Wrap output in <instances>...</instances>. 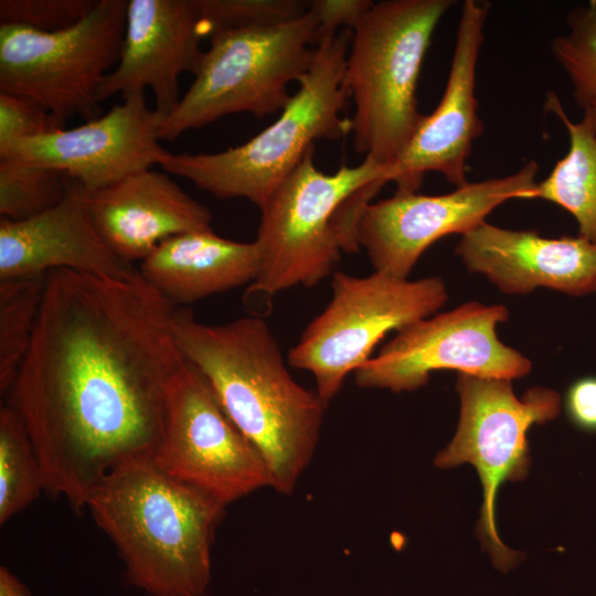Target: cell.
Instances as JSON below:
<instances>
[{"mask_svg": "<svg viewBox=\"0 0 596 596\" xmlns=\"http://www.w3.org/2000/svg\"><path fill=\"white\" fill-rule=\"evenodd\" d=\"M174 310L139 270L46 274L8 405L28 428L44 491L75 511L115 466L155 454L169 386L187 361L172 332Z\"/></svg>", "mask_w": 596, "mask_h": 596, "instance_id": "6da1fadb", "label": "cell"}, {"mask_svg": "<svg viewBox=\"0 0 596 596\" xmlns=\"http://www.w3.org/2000/svg\"><path fill=\"white\" fill-rule=\"evenodd\" d=\"M172 332L185 360L264 458L272 487L290 494L315 455L327 403L291 376L259 317L211 324L178 308Z\"/></svg>", "mask_w": 596, "mask_h": 596, "instance_id": "7a4b0ae2", "label": "cell"}, {"mask_svg": "<svg viewBox=\"0 0 596 596\" xmlns=\"http://www.w3.org/2000/svg\"><path fill=\"white\" fill-rule=\"evenodd\" d=\"M85 509L117 549L134 585L153 596L206 592L226 505L172 478L152 457H138L110 469Z\"/></svg>", "mask_w": 596, "mask_h": 596, "instance_id": "3957f363", "label": "cell"}, {"mask_svg": "<svg viewBox=\"0 0 596 596\" xmlns=\"http://www.w3.org/2000/svg\"><path fill=\"white\" fill-rule=\"evenodd\" d=\"M351 38L343 29L321 40L279 117L246 142L214 153L167 151L158 164L217 199H246L260 210L315 141L351 134V119L341 117L350 97L344 73Z\"/></svg>", "mask_w": 596, "mask_h": 596, "instance_id": "277c9868", "label": "cell"}, {"mask_svg": "<svg viewBox=\"0 0 596 596\" xmlns=\"http://www.w3.org/2000/svg\"><path fill=\"white\" fill-rule=\"evenodd\" d=\"M451 0L373 2L352 30L344 83L354 103L356 152L391 167L418 127L416 88L426 51Z\"/></svg>", "mask_w": 596, "mask_h": 596, "instance_id": "5b68a950", "label": "cell"}, {"mask_svg": "<svg viewBox=\"0 0 596 596\" xmlns=\"http://www.w3.org/2000/svg\"><path fill=\"white\" fill-rule=\"evenodd\" d=\"M318 15L213 32L194 79L159 129L172 141L224 116L248 113L264 118L281 111L291 96L290 82L309 71L316 55Z\"/></svg>", "mask_w": 596, "mask_h": 596, "instance_id": "8992f818", "label": "cell"}, {"mask_svg": "<svg viewBox=\"0 0 596 596\" xmlns=\"http://www.w3.org/2000/svg\"><path fill=\"white\" fill-rule=\"evenodd\" d=\"M315 148L260 209L255 243L259 267L245 297H274L296 286L310 288L332 275L348 253L342 228L344 204L365 190L387 183L386 167L364 157L324 173L313 162Z\"/></svg>", "mask_w": 596, "mask_h": 596, "instance_id": "52a82bcc", "label": "cell"}, {"mask_svg": "<svg viewBox=\"0 0 596 596\" xmlns=\"http://www.w3.org/2000/svg\"><path fill=\"white\" fill-rule=\"evenodd\" d=\"M331 289L328 305L288 352L289 365L312 374L327 404L389 332L435 315L448 297L438 277L409 280L381 272L363 277L336 272Z\"/></svg>", "mask_w": 596, "mask_h": 596, "instance_id": "ba28073f", "label": "cell"}, {"mask_svg": "<svg viewBox=\"0 0 596 596\" xmlns=\"http://www.w3.org/2000/svg\"><path fill=\"white\" fill-rule=\"evenodd\" d=\"M127 6L97 0L79 22L55 32L0 24V92L30 97L64 124L98 117L97 92L119 61Z\"/></svg>", "mask_w": 596, "mask_h": 596, "instance_id": "9c48e42d", "label": "cell"}, {"mask_svg": "<svg viewBox=\"0 0 596 596\" xmlns=\"http://www.w3.org/2000/svg\"><path fill=\"white\" fill-rule=\"evenodd\" d=\"M456 390L460 400L457 430L437 454L435 465L451 468L469 462L477 469L483 488L477 534L493 565L507 572L520 560V553L508 549L497 533V491L505 480L526 477L528 432L560 414L561 397L551 389L533 386L519 398L510 380L464 373H458Z\"/></svg>", "mask_w": 596, "mask_h": 596, "instance_id": "30bf717a", "label": "cell"}, {"mask_svg": "<svg viewBox=\"0 0 596 596\" xmlns=\"http://www.w3.org/2000/svg\"><path fill=\"white\" fill-rule=\"evenodd\" d=\"M152 459L172 478L226 507L272 487L264 458L188 361L169 386L163 429Z\"/></svg>", "mask_w": 596, "mask_h": 596, "instance_id": "8fae6325", "label": "cell"}, {"mask_svg": "<svg viewBox=\"0 0 596 596\" xmlns=\"http://www.w3.org/2000/svg\"><path fill=\"white\" fill-rule=\"evenodd\" d=\"M508 318L504 305L470 301L418 320L361 365L355 383L398 393L424 386L441 370L510 381L524 377L532 369L530 359L497 336V327Z\"/></svg>", "mask_w": 596, "mask_h": 596, "instance_id": "7c38bea8", "label": "cell"}, {"mask_svg": "<svg viewBox=\"0 0 596 596\" xmlns=\"http://www.w3.org/2000/svg\"><path fill=\"white\" fill-rule=\"evenodd\" d=\"M538 170L531 160L512 174L467 182L449 193L395 192L370 202L358 219L356 243L374 272L408 278L423 253L438 240L471 231L509 200L532 199Z\"/></svg>", "mask_w": 596, "mask_h": 596, "instance_id": "4fadbf2b", "label": "cell"}, {"mask_svg": "<svg viewBox=\"0 0 596 596\" xmlns=\"http://www.w3.org/2000/svg\"><path fill=\"white\" fill-rule=\"evenodd\" d=\"M163 119L145 92L132 93L83 125L19 142L6 159L57 170L94 193L158 164L167 152L159 143Z\"/></svg>", "mask_w": 596, "mask_h": 596, "instance_id": "5bb4252c", "label": "cell"}, {"mask_svg": "<svg viewBox=\"0 0 596 596\" xmlns=\"http://www.w3.org/2000/svg\"><path fill=\"white\" fill-rule=\"evenodd\" d=\"M490 4L465 0L456 31L453 60L440 102L424 115L400 158L386 169L396 192H417L425 173L435 171L460 187L467 183V160L483 124L475 96L476 72Z\"/></svg>", "mask_w": 596, "mask_h": 596, "instance_id": "9a60e30c", "label": "cell"}, {"mask_svg": "<svg viewBox=\"0 0 596 596\" xmlns=\"http://www.w3.org/2000/svg\"><path fill=\"white\" fill-rule=\"evenodd\" d=\"M204 36L196 0H129L119 61L104 77L98 103L150 88L166 118L181 99L179 77L199 68Z\"/></svg>", "mask_w": 596, "mask_h": 596, "instance_id": "2e32d148", "label": "cell"}, {"mask_svg": "<svg viewBox=\"0 0 596 596\" xmlns=\"http://www.w3.org/2000/svg\"><path fill=\"white\" fill-rule=\"evenodd\" d=\"M456 254L505 294L549 288L570 296L596 292V245L577 236L544 237L483 222L461 235Z\"/></svg>", "mask_w": 596, "mask_h": 596, "instance_id": "e0dca14e", "label": "cell"}, {"mask_svg": "<svg viewBox=\"0 0 596 596\" xmlns=\"http://www.w3.org/2000/svg\"><path fill=\"white\" fill-rule=\"evenodd\" d=\"M89 195L71 180L55 206L22 221L0 219V279L46 275L70 269L128 276L138 269L119 258L97 232Z\"/></svg>", "mask_w": 596, "mask_h": 596, "instance_id": "ac0fdd59", "label": "cell"}, {"mask_svg": "<svg viewBox=\"0 0 596 596\" xmlns=\"http://www.w3.org/2000/svg\"><path fill=\"white\" fill-rule=\"evenodd\" d=\"M94 225L123 260H143L163 241L211 230L209 207L188 195L164 172L151 169L126 177L89 195Z\"/></svg>", "mask_w": 596, "mask_h": 596, "instance_id": "d6986e66", "label": "cell"}, {"mask_svg": "<svg viewBox=\"0 0 596 596\" xmlns=\"http://www.w3.org/2000/svg\"><path fill=\"white\" fill-rule=\"evenodd\" d=\"M258 267L255 241H231L211 228L178 234L161 242L141 262L139 272L175 306L248 286Z\"/></svg>", "mask_w": 596, "mask_h": 596, "instance_id": "ffe728a7", "label": "cell"}, {"mask_svg": "<svg viewBox=\"0 0 596 596\" xmlns=\"http://www.w3.org/2000/svg\"><path fill=\"white\" fill-rule=\"evenodd\" d=\"M545 109L564 124L570 148L536 183L532 199L550 201L570 212L578 224V235L596 245V132L583 119L572 121L553 92L546 94Z\"/></svg>", "mask_w": 596, "mask_h": 596, "instance_id": "44dd1931", "label": "cell"}, {"mask_svg": "<svg viewBox=\"0 0 596 596\" xmlns=\"http://www.w3.org/2000/svg\"><path fill=\"white\" fill-rule=\"evenodd\" d=\"M44 491L42 467L21 415L0 408V524L34 502Z\"/></svg>", "mask_w": 596, "mask_h": 596, "instance_id": "7402d4cb", "label": "cell"}, {"mask_svg": "<svg viewBox=\"0 0 596 596\" xmlns=\"http://www.w3.org/2000/svg\"><path fill=\"white\" fill-rule=\"evenodd\" d=\"M46 275L0 279V391L7 394L32 343Z\"/></svg>", "mask_w": 596, "mask_h": 596, "instance_id": "603a6c76", "label": "cell"}, {"mask_svg": "<svg viewBox=\"0 0 596 596\" xmlns=\"http://www.w3.org/2000/svg\"><path fill=\"white\" fill-rule=\"evenodd\" d=\"M566 22L568 33L556 36L551 51L572 83L583 120L596 132V1L572 10Z\"/></svg>", "mask_w": 596, "mask_h": 596, "instance_id": "cb8c5ba5", "label": "cell"}, {"mask_svg": "<svg viewBox=\"0 0 596 596\" xmlns=\"http://www.w3.org/2000/svg\"><path fill=\"white\" fill-rule=\"evenodd\" d=\"M70 181L51 168L0 159L1 217L22 221L52 209L66 195Z\"/></svg>", "mask_w": 596, "mask_h": 596, "instance_id": "d4e9b609", "label": "cell"}, {"mask_svg": "<svg viewBox=\"0 0 596 596\" xmlns=\"http://www.w3.org/2000/svg\"><path fill=\"white\" fill-rule=\"evenodd\" d=\"M207 36L213 32L274 24L304 15L309 2L299 0H196Z\"/></svg>", "mask_w": 596, "mask_h": 596, "instance_id": "484cf974", "label": "cell"}, {"mask_svg": "<svg viewBox=\"0 0 596 596\" xmlns=\"http://www.w3.org/2000/svg\"><path fill=\"white\" fill-rule=\"evenodd\" d=\"M97 0H1L0 24L55 32L79 22Z\"/></svg>", "mask_w": 596, "mask_h": 596, "instance_id": "4316f807", "label": "cell"}, {"mask_svg": "<svg viewBox=\"0 0 596 596\" xmlns=\"http://www.w3.org/2000/svg\"><path fill=\"white\" fill-rule=\"evenodd\" d=\"M63 127L39 102L0 92V159L8 158L19 142Z\"/></svg>", "mask_w": 596, "mask_h": 596, "instance_id": "83f0119b", "label": "cell"}, {"mask_svg": "<svg viewBox=\"0 0 596 596\" xmlns=\"http://www.w3.org/2000/svg\"><path fill=\"white\" fill-rule=\"evenodd\" d=\"M318 15L317 44L343 29L353 30L372 6L370 0H315L309 2Z\"/></svg>", "mask_w": 596, "mask_h": 596, "instance_id": "f1b7e54d", "label": "cell"}, {"mask_svg": "<svg viewBox=\"0 0 596 596\" xmlns=\"http://www.w3.org/2000/svg\"><path fill=\"white\" fill-rule=\"evenodd\" d=\"M565 411L577 428L596 432V376L581 377L570 385L565 395Z\"/></svg>", "mask_w": 596, "mask_h": 596, "instance_id": "f546056e", "label": "cell"}, {"mask_svg": "<svg viewBox=\"0 0 596 596\" xmlns=\"http://www.w3.org/2000/svg\"><path fill=\"white\" fill-rule=\"evenodd\" d=\"M0 596H31L28 588L4 566L0 568Z\"/></svg>", "mask_w": 596, "mask_h": 596, "instance_id": "4dcf8cb0", "label": "cell"}]
</instances>
